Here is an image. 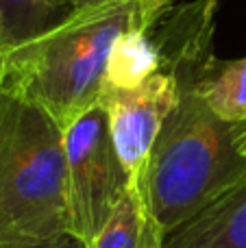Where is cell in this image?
<instances>
[{"mask_svg": "<svg viewBox=\"0 0 246 248\" xmlns=\"http://www.w3.org/2000/svg\"><path fill=\"white\" fill-rule=\"evenodd\" d=\"M218 0H196L164 13L155 44L161 68L179 83V103L166 118L151 150L142 183L148 214L164 233L207 209L246 176L240 124L220 118L203 96L214 57V17Z\"/></svg>", "mask_w": 246, "mask_h": 248, "instance_id": "6da1fadb", "label": "cell"}, {"mask_svg": "<svg viewBox=\"0 0 246 248\" xmlns=\"http://www.w3.org/2000/svg\"><path fill=\"white\" fill-rule=\"evenodd\" d=\"M172 0H103L72 9L9 52L2 94L42 107L61 128L100 105L107 61L129 31H151Z\"/></svg>", "mask_w": 246, "mask_h": 248, "instance_id": "7a4b0ae2", "label": "cell"}, {"mask_svg": "<svg viewBox=\"0 0 246 248\" xmlns=\"http://www.w3.org/2000/svg\"><path fill=\"white\" fill-rule=\"evenodd\" d=\"M70 233L63 128L42 107L0 96V235Z\"/></svg>", "mask_w": 246, "mask_h": 248, "instance_id": "3957f363", "label": "cell"}, {"mask_svg": "<svg viewBox=\"0 0 246 248\" xmlns=\"http://www.w3.org/2000/svg\"><path fill=\"white\" fill-rule=\"evenodd\" d=\"M63 137L70 235L87 244L111 218L131 183L113 146L107 113L100 105L70 124Z\"/></svg>", "mask_w": 246, "mask_h": 248, "instance_id": "277c9868", "label": "cell"}, {"mask_svg": "<svg viewBox=\"0 0 246 248\" xmlns=\"http://www.w3.org/2000/svg\"><path fill=\"white\" fill-rule=\"evenodd\" d=\"M179 103V83L166 68L135 87H107L100 107L107 113L116 153L126 170L131 187L142 192L151 150L166 118Z\"/></svg>", "mask_w": 246, "mask_h": 248, "instance_id": "5b68a950", "label": "cell"}, {"mask_svg": "<svg viewBox=\"0 0 246 248\" xmlns=\"http://www.w3.org/2000/svg\"><path fill=\"white\" fill-rule=\"evenodd\" d=\"M164 248H246V176L166 237Z\"/></svg>", "mask_w": 246, "mask_h": 248, "instance_id": "8992f818", "label": "cell"}, {"mask_svg": "<svg viewBox=\"0 0 246 248\" xmlns=\"http://www.w3.org/2000/svg\"><path fill=\"white\" fill-rule=\"evenodd\" d=\"M164 233L148 214L142 192L129 187L111 218L83 248H164Z\"/></svg>", "mask_w": 246, "mask_h": 248, "instance_id": "52a82bcc", "label": "cell"}, {"mask_svg": "<svg viewBox=\"0 0 246 248\" xmlns=\"http://www.w3.org/2000/svg\"><path fill=\"white\" fill-rule=\"evenodd\" d=\"M159 65V50L148 31H129L118 39L109 55L105 90L107 87H135L146 81L151 74H155Z\"/></svg>", "mask_w": 246, "mask_h": 248, "instance_id": "ba28073f", "label": "cell"}, {"mask_svg": "<svg viewBox=\"0 0 246 248\" xmlns=\"http://www.w3.org/2000/svg\"><path fill=\"white\" fill-rule=\"evenodd\" d=\"M203 96L209 107L229 122L246 120V57L218 61L203 83Z\"/></svg>", "mask_w": 246, "mask_h": 248, "instance_id": "9c48e42d", "label": "cell"}, {"mask_svg": "<svg viewBox=\"0 0 246 248\" xmlns=\"http://www.w3.org/2000/svg\"><path fill=\"white\" fill-rule=\"evenodd\" d=\"M57 9L59 0H0V31L13 48L55 24L50 17Z\"/></svg>", "mask_w": 246, "mask_h": 248, "instance_id": "30bf717a", "label": "cell"}, {"mask_svg": "<svg viewBox=\"0 0 246 248\" xmlns=\"http://www.w3.org/2000/svg\"><path fill=\"white\" fill-rule=\"evenodd\" d=\"M0 248H83V244L70 233L52 237L0 235Z\"/></svg>", "mask_w": 246, "mask_h": 248, "instance_id": "8fae6325", "label": "cell"}, {"mask_svg": "<svg viewBox=\"0 0 246 248\" xmlns=\"http://www.w3.org/2000/svg\"><path fill=\"white\" fill-rule=\"evenodd\" d=\"M9 52H11V44L7 42V37L0 31V96H2V87H4V77H7V61H9Z\"/></svg>", "mask_w": 246, "mask_h": 248, "instance_id": "7c38bea8", "label": "cell"}, {"mask_svg": "<svg viewBox=\"0 0 246 248\" xmlns=\"http://www.w3.org/2000/svg\"><path fill=\"white\" fill-rule=\"evenodd\" d=\"M96 2H103V0H59L61 7H70V9H81V7L96 4Z\"/></svg>", "mask_w": 246, "mask_h": 248, "instance_id": "4fadbf2b", "label": "cell"}, {"mask_svg": "<svg viewBox=\"0 0 246 248\" xmlns=\"http://www.w3.org/2000/svg\"><path fill=\"white\" fill-rule=\"evenodd\" d=\"M240 148H242V153L246 155V120L240 124Z\"/></svg>", "mask_w": 246, "mask_h": 248, "instance_id": "5bb4252c", "label": "cell"}]
</instances>
